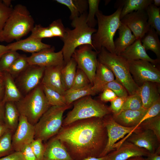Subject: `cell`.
I'll list each match as a JSON object with an SVG mask.
<instances>
[{"instance_id":"cell-1","label":"cell","mask_w":160,"mask_h":160,"mask_svg":"<svg viewBox=\"0 0 160 160\" xmlns=\"http://www.w3.org/2000/svg\"><path fill=\"white\" fill-rule=\"evenodd\" d=\"M55 136L74 160L99 157L108 139L103 119L97 117L79 120L62 126Z\"/></svg>"},{"instance_id":"cell-2","label":"cell","mask_w":160,"mask_h":160,"mask_svg":"<svg viewBox=\"0 0 160 160\" xmlns=\"http://www.w3.org/2000/svg\"><path fill=\"white\" fill-rule=\"evenodd\" d=\"M87 13H84L72 20L71 25L73 29L66 28L65 36L61 40L63 45L61 50L65 64L71 59L75 50L80 46L90 45L95 50L92 36L97 29L89 27L87 24Z\"/></svg>"},{"instance_id":"cell-3","label":"cell","mask_w":160,"mask_h":160,"mask_svg":"<svg viewBox=\"0 0 160 160\" xmlns=\"http://www.w3.org/2000/svg\"><path fill=\"white\" fill-rule=\"evenodd\" d=\"M122 7L121 4L110 15H104L100 11L96 14L98 28L92 36V44L96 51L98 52L103 47L115 53L113 38L121 23L120 16Z\"/></svg>"},{"instance_id":"cell-4","label":"cell","mask_w":160,"mask_h":160,"mask_svg":"<svg viewBox=\"0 0 160 160\" xmlns=\"http://www.w3.org/2000/svg\"><path fill=\"white\" fill-rule=\"evenodd\" d=\"M34 20L26 7L16 5L7 21L0 35V41L10 42L18 41L31 32Z\"/></svg>"},{"instance_id":"cell-5","label":"cell","mask_w":160,"mask_h":160,"mask_svg":"<svg viewBox=\"0 0 160 160\" xmlns=\"http://www.w3.org/2000/svg\"><path fill=\"white\" fill-rule=\"evenodd\" d=\"M97 58L99 62L111 70L116 79L125 88L129 95L135 93L138 90L139 87L129 72L127 60L120 55L108 52L103 47L99 52Z\"/></svg>"},{"instance_id":"cell-6","label":"cell","mask_w":160,"mask_h":160,"mask_svg":"<svg viewBox=\"0 0 160 160\" xmlns=\"http://www.w3.org/2000/svg\"><path fill=\"white\" fill-rule=\"evenodd\" d=\"M15 103L20 114L25 116L33 125L51 106L41 83Z\"/></svg>"},{"instance_id":"cell-7","label":"cell","mask_w":160,"mask_h":160,"mask_svg":"<svg viewBox=\"0 0 160 160\" xmlns=\"http://www.w3.org/2000/svg\"><path fill=\"white\" fill-rule=\"evenodd\" d=\"M109 107L88 95L74 102L73 108L63 119L62 126L75 121L92 118H103L111 114Z\"/></svg>"},{"instance_id":"cell-8","label":"cell","mask_w":160,"mask_h":160,"mask_svg":"<svg viewBox=\"0 0 160 160\" xmlns=\"http://www.w3.org/2000/svg\"><path fill=\"white\" fill-rule=\"evenodd\" d=\"M71 106V105L50 106L34 125V139L45 141L55 136L62 127L64 112Z\"/></svg>"},{"instance_id":"cell-9","label":"cell","mask_w":160,"mask_h":160,"mask_svg":"<svg viewBox=\"0 0 160 160\" xmlns=\"http://www.w3.org/2000/svg\"><path fill=\"white\" fill-rule=\"evenodd\" d=\"M129 72L139 87L146 82L160 83V71L155 65L146 60H127Z\"/></svg>"},{"instance_id":"cell-10","label":"cell","mask_w":160,"mask_h":160,"mask_svg":"<svg viewBox=\"0 0 160 160\" xmlns=\"http://www.w3.org/2000/svg\"><path fill=\"white\" fill-rule=\"evenodd\" d=\"M93 50L90 45H83L75 50L72 57L77 67L85 73L92 85L98 63V52Z\"/></svg>"},{"instance_id":"cell-11","label":"cell","mask_w":160,"mask_h":160,"mask_svg":"<svg viewBox=\"0 0 160 160\" xmlns=\"http://www.w3.org/2000/svg\"><path fill=\"white\" fill-rule=\"evenodd\" d=\"M45 67L29 65L15 79V83L23 97L41 83Z\"/></svg>"},{"instance_id":"cell-12","label":"cell","mask_w":160,"mask_h":160,"mask_svg":"<svg viewBox=\"0 0 160 160\" xmlns=\"http://www.w3.org/2000/svg\"><path fill=\"white\" fill-rule=\"evenodd\" d=\"M103 119L107 130L108 139L105 148L100 157L105 156L115 150L114 146L117 141L130 133L134 127L120 125L114 119L112 113L105 116Z\"/></svg>"},{"instance_id":"cell-13","label":"cell","mask_w":160,"mask_h":160,"mask_svg":"<svg viewBox=\"0 0 160 160\" xmlns=\"http://www.w3.org/2000/svg\"><path fill=\"white\" fill-rule=\"evenodd\" d=\"M34 126L24 116L20 115L18 126L13 134L12 144L15 151H20L26 145L30 144L35 137Z\"/></svg>"},{"instance_id":"cell-14","label":"cell","mask_w":160,"mask_h":160,"mask_svg":"<svg viewBox=\"0 0 160 160\" xmlns=\"http://www.w3.org/2000/svg\"><path fill=\"white\" fill-rule=\"evenodd\" d=\"M148 20L146 10H141L128 14L120 21L129 28L136 39L141 40L151 28Z\"/></svg>"},{"instance_id":"cell-15","label":"cell","mask_w":160,"mask_h":160,"mask_svg":"<svg viewBox=\"0 0 160 160\" xmlns=\"http://www.w3.org/2000/svg\"><path fill=\"white\" fill-rule=\"evenodd\" d=\"M54 47L33 53L27 60L29 65L44 67L65 64L62 51L55 52Z\"/></svg>"},{"instance_id":"cell-16","label":"cell","mask_w":160,"mask_h":160,"mask_svg":"<svg viewBox=\"0 0 160 160\" xmlns=\"http://www.w3.org/2000/svg\"><path fill=\"white\" fill-rule=\"evenodd\" d=\"M150 153L146 150L125 140L117 148L106 156L107 160H127L133 157L147 156Z\"/></svg>"},{"instance_id":"cell-17","label":"cell","mask_w":160,"mask_h":160,"mask_svg":"<svg viewBox=\"0 0 160 160\" xmlns=\"http://www.w3.org/2000/svg\"><path fill=\"white\" fill-rule=\"evenodd\" d=\"M150 153H154L160 145V142L153 132L148 129H141L133 133L126 140Z\"/></svg>"},{"instance_id":"cell-18","label":"cell","mask_w":160,"mask_h":160,"mask_svg":"<svg viewBox=\"0 0 160 160\" xmlns=\"http://www.w3.org/2000/svg\"><path fill=\"white\" fill-rule=\"evenodd\" d=\"M64 65L45 68L41 84L64 95L66 91L62 79L61 70Z\"/></svg>"},{"instance_id":"cell-19","label":"cell","mask_w":160,"mask_h":160,"mask_svg":"<svg viewBox=\"0 0 160 160\" xmlns=\"http://www.w3.org/2000/svg\"><path fill=\"white\" fill-rule=\"evenodd\" d=\"M42 160H74L60 141L55 136L44 144Z\"/></svg>"},{"instance_id":"cell-20","label":"cell","mask_w":160,"mask_h":160,"mask_svg":"<svg viewBox=\"0 0 160 160\" xmlns=\"http://www.w3.org/2000/svg\"><path fill=\"white\" fill-rule=\"evenodd\" d=\"M120 55L127 60H144L155 65L160 63V60L153 59L148 55L140 39H136Z\"/></svg>"},{"instance_id":"cell-21","label":"cell","mask_w":160,"mask_h":160,"mask_svg":"<svg viewBox=\"0 0 160 160\" xmlns=\"http://www.w3.org/2000/svg\"><path fill=\"white\" fill-rule=\"evenodd\" d=\"M10 50H21L32 53L39 52L44 49L50 47L51 45L44 43L41 40L29 36L28 38L11 43L7 45Z\"/></svg>"},{"instance_id":"cell-22","label":"cell","mask_w":160,"mask_h":160,"mask_svg":"<svg viewBox=\"0 0 160 160\" xmlns=\"http://www.w3.org/2000/svg\"><path fill=\"white\" fill-rule=\"evenodd\" d=\"M159 84L146 82L139 87L138 92L140 97L143 108L148 109L160 98Z\"/></svg>"},{"instance_id":"cell-23","label":"cell","mask_w":160,"mask_h":160,"mask_svg":"<svg viewBox=\"0 0 160 160\" xmlns=\"http://www.w3.org/2000/svg\"><path fill=\"white\" fill-rule=\"evenodd\" d=\"M147 110V109L143 108L137 110H127L116 115L112 114L115 121L120 125L127 127H135L140 122Z\"/></svg>"},{"instance_id":"cell-24","label":"cell","mask_w":160,"mask_h":160,"mask_svg":"<svg viewBox=\"0 0 160 160\" xmlns=\"http://www.w3.org/2000/svg\"><path fill=\"white\" fill-rule=\"evenodd\" d=\"M112 71L107 66L98 61L92 87L94 95L102 92L106 84L115 80Z\"/></svg>"},{"instance_id":"cell-25","label":"cell","mask_w":160,"mask_h":160,"mask_svg":"<svg viewBox=\"0 0 160 160\" xmlns=\"http://www.w3.org/2000/svg\"><path fill=\"white\" fill-rule=\"evenodd\" d=\"M118 30L119 37L114 41L115 53L120 55L132 44L136 39L129 28L121 22Z\"/></svg>"},{"instance_id":"cell-26","label":"cell","mask_w":160,"mask_h":160,"mask_svg":"<svg viewBox=\"0 0 160 160\" xmlns=\"http://www.w3.org/2000/svg\"><path fill=\"white\" fill-rule=\"evenodd\" d=\"M4 84V93L2 102H17L23 97L10 74L7 72L3 73Z\"/></svg>"},{"instance_id":"cell-27","label":"cell","mask_w":160,"mask_h":160,"mask_svg":"<svg viewBox=\"0 0 160 160\" xmlns=\"http://www.w3.org/2000/svg\"><path fill=\"white\" fill-rule=\"evenodd\" d=\"M20 115L15 103L8 102L5 103L4 125L13 132L18 126Z\"/></svg>"},{"instance_id":"cell-28","label":"cell","mask_w":160,"mask_h":160,"mask_svg":"<svg viewBox=\"0 0 160 160\" xmlns=\"http://www.w3.org/2000/svg\"><path fill=\"white\" fill-rule=\"evenodd\" d=\"M141 41L146 50H151L156 54L157 59H160V42L159 35L154 29L151 27Z\"/></svg>"},{"instance_id":"cell-29","label":"cell","mask_w":160,"mask_h":160,"mask_svg":"<svg viewBox=\"0 0 160 160\" xmlns=\"http://www.w3.org/2000/svg\"><path fill=\"white\" fill-rule=\"evenodd\" d=\"M55 1L66 6L69 8L71 12L69 18L71 20L87 12L88 8V0H56Z\"/></svg>"},{"instance_id":"cell-30","label":"cell","mask_w":160,"mask_h":160,"mask_svg":"<svg viewBox=\"0 0 160 160\" xmlns=\"http://www.w3.org/2000/svg\"><path fill=\"white\" fill-rule=\"evenodd\" d=\"M122 2L120 20L132 12L146 10L149 5L153 4V0H126L123 1Z\"/></svg>"},{"instance_id":"cell-31","label":"cell","mask_w":160,"mask_h":160,"mask_svg":"<svg viewBox=\"0 0 160 160\" xmlns=\"http://www.w3.org/2000/svg\"><path fill=\"white\" fill-rule=\"evenodd\" d=\"M77 66L76 61L71 57L62 69L61 75L66 90L72 87L76 73Z\"/></svg>"},{"instance_id":"cell-32","label":"cell","mask_w":160,"mask_h":160,"mask_svg":"<svg viewBox=\"0 0 160 160\" xmlns=\"http://www.w3.org/2000/svg\"><path fill=\"white\" fill-rule=\"evenodd\" d=\"M92 85L81 89L70 88L66 90L64 95L65 98L67 105H71L74 102L82 97L88 95H94L92 89Z\"/></svg>"},{"instance_id":"cell-33","label":"cell","mask_w":160,"mask_h":160,"mask_svg":"<svg viewBox=\"0 0 160 160\" xmlns=\"http://www.w3.org/2000/svg\"><path fill=\"white\" fill-rule=\"evenodd\" d=\"M148 17V22L150 27L154 29L160 35V8L153 4L148 6L146 9Z\"/></svg>"},{"instance_id":"cell-34","label":"cell","mask_w":160,"mask_h":160,"mask_svg":"<svg viewBox=\"0 0 160 160\" xmlns=\"http://www.w3.org/2000/svg\"><path fill=\"white\" fill-rule=\"evenodd\" d=\"M42 86L45 96L51 106L67 105L64 95L45 86L42 85Z\"/></svg>"},{"instance_id":"cell-35","label":"cell","mask_w":160,"mask_h":160,"mask_svg":"<svg viewBox=\"0 0 160 160\" xmlns=\"http://www.w3.org/2000/svg\"><path fill=\"white\" fill-rule=\"evenodd\" d=\"M14 132L8 129L0 137V158L9 155L14 151L12 144Z\"/></svg>"},{"instance_id":"cell-36","label":"cell","mask_w":160,"mask_h":160,"mask_svg":"<svg viewBox=\"0 0 160 160\" xmlns=\"http://www.w3.org/2000/svg\"><path fill=\"white\" fill-rule=\"evenodd\" d=\"M27 57L25 55H20L14 62L9 68L8 72L15 79L29 65Z\"/></svg>"},{"instance_id":"cell-37","label":"cell","mask_w":160,"mask_h":160,"mask_svg":"<svg viewBox=\"0 0 160 160\" xmlns=\"http://www.w3.org/2000/svg\"><path fill=\"white\" fill-rule=\"evenodd\" d=\"M138 127L142 129L152 131L160 142V114L145 120Z\"/></svg>"},{"instance_id":"cell-38","label":"cell","mask_w":160,"mask_h":160,"mask_svg":"<svg viewBox=\"0 0 160 160\" xmlns=\"http://www.w3.org/2000/svg\"><path fill=\"white\" fill-rule=\"evenodd\" d=\"M143 108L142 100L137 91L126 97L121 111L127 110H137Z\"/></svg>"},{"instance_id":"cell-39","label":"cell","mask_w":160,"mask_h":160,"mask_svg":"<svg viewBox=\"0 0 160 160\" xmlns=\"http://www.w3.org/2000/svg\"><path fill=\"white\" fill-rule=\"evenodd\" d=\"M100 0H88L89 11L87 13L86 22L88 25L92 28H95L97 24V20L95 18L96 14L100 10L99 6Z\"/></svg>"},{"instance_id":"cell-40","label":"cell","mask_w":160,"mask_h":160,"mask_svg":"<svg viewBox=\"0 0 160 160\" xmlns=\"http://www.w3.org/2000/svg\"><path fill=\"white\" fill-rule=\"evenodd\" d=\"M21 55L17 51L10 50L4 54L0 59V71L8 72L14 62Z\"/></svg>"},{"instance_id":"cell-41","label":"cell","mask_w":160,"mask_h":160,"mask_svg":"<svg viewBox=\"0 0 160 160\" xmlns=\"http://www.w3.org/2000/svg\"><path fill=\"white\" fill-rule=\"evenodd\" d=\"M91 84H92L86 74L82 70L77 67L76 75L71 88L73 89L82 88Z\"/></svg>"},{"instance_id":"cell-42","label":"cell","mask_w":160,"mask_h":160,"mask_svg":"<svg viewBox=\"0 0 160 160\" xmlns=\"http://www.w3.org/2000/svg\"><path fill=\"white\" fill-rule=\"evenodd\" d=\"M31 32L29 36L39 40H42L43 38L54 37L48 27H44L39 24L34 25Z\"/></svg>"},{"instance_id":"cell-43","label":"cell","mask_w":160,"mask_h":160,"mask_svg":"<svg viewBox=\"0 0 160 160\" xmlns=\"http://www.w3.org/2000/svg\"><path fill=\"white\" fill-rule=\"evenodd\" d=\"M107 88L112 90L117 97L126 98L129 95L125 88L116 79L106 84L103 90Z\"/></svg>"},{"instance_id":"cell-44","label":"cell","mask_w":160,"mask_h":160,"mask_svg":"<svg viewBox=\"0 0 160 160\" xmlns=\"http://www.w3.org/2000/svg\"><path fill=\"white\" fill-rule=\"evenodd\" d=\"M48 27L54 37H59L61 40L63 38L65 34L66 28L61 19L53 21Z\"/></svg>"},{"instance_id":"cell-45","label":"cell","mask_w":160,"mask_h":160,"mask_svg":"<svg viewBox=\"0 0 160 160\" xmlns=\"http://www.w3.org/2000/svg\"><path fill=\"white\" fill-rule=\"evenodd\" d=\"M13 8L5 5L2 0H0V35L4 26L11 15Z\"/></svg>"},{"instance_id":"cell-46","label":"cell","mask_w":160,"mask_h":160,"mask_svg":"<svg viewBox=\"0 0 160 160\" xmlns=\"http://www.w3.org/2000/svg\"><path fill=\"white\" fill-rule=\"evenodd\" d=\"M43 142L40 139H34L30 144L37 160H42L43 159L44 151V145Z\"/></svg>"},{"instance_id":"cell-47","label":"cell","mask_w":160,"mask_h":160,"mask_svg":"<svg viewBox=\"0 0 160 160\" xmlns=\"http://www.w3.org/2000/svg\"><path fill=\"white\" fill-rule=\"evenodd\" d=\"M126 98L117 97L111 102L109 107L112 114L116 115L121 112Z\"/></svg>"},{"instance_id":"cell-48","label":"cell","mask_w":160,"mask_h":160,"mask_svg":"<svg viewBox=\"0 0 160 160\" xmlns=\"http://www.w3.org/2000/svg\"><path fill=\"white\" fill-rule=\"evenodd\" d=\"M102 92L100 95V99L103 102H111L117 97L112 90L109 89H105Z\"/></svg>"},{"instance_id":"cell-49","label":"cell","mask_w":160,"mask_h":160,"mask_svg":"<svg viewBox=\"0 0 160 160\" xmlns=\"http://www.w3.org/2000/svg\"><path fill=\"white\" fill-rule=\"evenodd\" d=\"M24 160H37L30 144L26 145L20 151Z\"/></svg>"},{"instance_id":"cell-50","label":"cell","mask_w":160,"mask_h":160,"mask_svg":"<svg viewBox=\"0 0 160 160\" xmlns=\"http://www.w3.org/2000/svg\"><path fill=\"white\" fill-rule=\"evenodd\" d=\"M0 160H24L20 151H14L5 156L0 158Z\"/></svg>"},{"instance_id":"cell-51","label":"cell","mask_w":160,"mask_h":160,"mask_svg":"<svg viewBox=\"0 0 160 160\" xmlns=\"http://www.w3.org/2000/svg\"><path fill=\"white\" fill-rule=\"evenodd\" d=\"M145 160H160V146L157 148L154 153H150L147 156V158L144 159Z\"/></svg>"},{"instance_id":"cell-52","label":"cell","mask_w":160,"mask_h":160,"mask_svg":"<svg viewBox=\"0 0 160 160\" xmlns=\"http://www.w3.org/2000/svg\"><path fill=\"white\" fill-rule=\"evenodd\" d=\"M5 103L0 101V124L4 125V113Z\"/></svg>"},{"instance_id":"cell-53","label":"cell","mask_w":160,"mask_h":160,"mask_svg":"<svg viewBox=\"0 0 160 160\" xmlns=\"http://www.w3.org/2000/svg\"><path fill=\"white\" fill-rule=\"evenodd\" d=\"M4 84L3 76L0 78V101H2L4 95Z\"/></svg>"},{"instance_id":"cell-54","label":"cell","mask_w":160,"mask_h":160,"mask_svg":"<svg viewBox=\"0 0 160 160\" xmlns=\"http://www.w3.org/2000/svg\"><path fill=\"white\" fill-rule=\"evenodd\" d=\"M10 50L8 47L0 44V59L2 56L5 53L9 52Z\"/></svg>"},{"instance_id":"cell-55","label":"cell","mask_w":160,"mask_h":160,"mask_svg":"<svg viewBox=\"0 0 160 160\" xmlns=\"http://www.w3.org/2000/svg\"><path fill=\"white\" fill-rule=\"evenodd\" d=\"M81 160H107V157L106 156L99 157H89L85 158Z\"/></svg>"},{"instance_id":"cell-56","label":"cell","mask_w":160,"mask_h":160,"mask_svg":"<svg viewBox=\"0 0 160 160\" xmlns=\"http://www.w3.org/2000/svg\"><path fill=\"white\" fill-rule=\"evenodd\" d=\"M8 129L4 125L0 124V137Z\"/></svg>"},{"instance_id":"cell-57","label":"cell","mask_w":160,"mask_h":160,"mask_svg":"<svg viewBox=\"0 0 160 160\" xmlns=\"http://www.w3.org/2000/svg\"><path fill=\"white\" fill-rule=\"evenodd\" d=\"M4 4L8 7H11V1L10 0H2Z\"/></svg>"},{"instance_id":"cell-58","label":"cell","mask_w":160,"mask_h":160,"mask_svg":"<svg viewBox=\"0 0 160 160\" xmlns=\"http://www.w3.org/2000/svg\"><path fill=\"white\" fill-rule=\"evenodd\" d=\"M127 160H145V159L142 156H137L131 158Z\"/></svg>"},{"instance_id":"cell-59","label":"cell","mask_w":160,"mask_h":160,"mask_svg":"<svg viewBox=\"0 0 160 160\" xmlns=\"http://www.w3.org/2000/svg\"><path fill=\"white\" fill-rule=\"evenodd\" d=\"M153 4L155 6L159 7L160 6V0H153Z\"/></svg>"},{"instance_id":"cell-60","label":"cell","mask_w":160,"mask_h":160,"mask_svg":"<svg viewBox=\"0 0 160 160\" xmlns=\"http://www.w3.org/2000/svg\"><path fill=\"white\" fill-rule=\"evenodd\" d=\"M137 130V131L136 132H138L139 130V129L138 128L137 129H136V130ZM121 144H119V142H117V143H116L115 145V147L116 148H118L119 147V146L121 145Z\"/></svg>"},{"instance_id":"cell-61","label":"cell","mask_w":160,"mask_h":160,"mask_svg":"<svg viewBox=\"0 0 160 160\" xmlns=\"http://www.w3.org/2000/svg\"><path fill=\"white\" fill-rule=\"evenodd\" d=\"M3 76V73L0 71V78Z\"/></svg>"},{"instance_id":"cell-62","label":"cell","mask_w":160,"mask_h":160,"mask_svg":"<svg viewBox=\"0 0 160 160\" xmlns=\"http://www.w3.org/2000/svg\"><path fill=\"white\" fill-rule=\"evenodd\" d=\"M138 128L139 129V130L138 131H139V130H140V128L139 127H138ZM138 128H137V129H138ZM115 145H114V148H115V149H116L117 148H116V147H115Z\"/></svg>"}]
</instances>
